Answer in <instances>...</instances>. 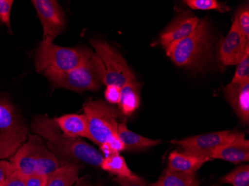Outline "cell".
<instances>
[{
	"instance_id": "7a4b0ae2",
	"label": "cell",
	"mask_w": 249,
	"mask_h": 186,
	"mask_svg": "<svg viewBox=\"0 0 249 186\" xmlns=\"http://www.w3.org/2000/svg\"><path fill=\"white\" fill-rule=\"evenodd\" d=\"M90 140L100 147L106 156L124 151L118 136V110L103 101H90L85 107Z\"/></svg>"
},
{
	"instance_id": "d4e9b609",
	"label": "cell",
	"mask_w": 249,
	"mask_h": 186,
	"mask_svg": "<svg viewBox=\"0 0 249 186\" xmlns=\"http://www.w3.org/2000/svg\"><path fill=\"white\" fill-rule=\"evenodd\" d=\"M234 19L238 23L240 30L246 38L249 40V5L243 7L239 10Z\"/></svg>"
},
{
	"instance_id": "ba28073f",
	"label": "cell",
	"mask_w": 249,
	"mask_h": 186,
	"mask_svg": "<svg viewBox=\"0 0 249 186\" xmlns=\"http://www.w3.org/2000/svg\"><path fill=\"white\" fill-rule=\"evenodd\" d=\"M237 134L238 132L234 131H219L194 135L172 142L181 147L184 153L210 160L218 148L231 142Z\"/></svg>"
},
{
	"instance_id": "603a6c76",
	"label": "cell",
	"mask_w": 249,
	"mask_h": 186,
	"mask_svg": "<svg viewBox=\"0 0 249 186\" xmlns=\"http://www.w3.org/2000/svg\"><path fill=\"white\" fill-rule=\"evenodd\" d=\"M184 2L194 10H216L222 13L230 10L225 4L221 3L216 0H186Z\"/></svg>"
},
{
	"instance_id": "e0dca14e",
	"label": "cell",
	"mask_w": 249,
	"mask_h": 186,
	"mask_svg": "<svg viewBox=\"0 0 249 186\" xmlns=\"http://www.w3.org/2000/svg\"><path fill=\"white\" fill-rule=\"evenodd\" d=\"M118 136L124 145V151H138L152 148L161 143L160 139H151L128 129L125 121L118 125Z\"/></svg>"
},
{
	"instance_id": "52a82bcc",
	"label": "cell",
	"mask_w": 249,
	"mask_h": 186,
	"mask_svg": "<svg viewBox=\"0 0 249 186\" xmlns=\"http://www.w3.org/2000/svg\"><path fill=\"white\" fill-rule=\"evenodd\" d=\"M90 43L104 65L106 72L103 85H116L122 88L129 81L136 79L123 56L115 49L99 39H93Z\"/></svg>"
},
{
	"instance_id": "8fae6325",
	"label": "cell",
	"mask_w": 249,
	"mask_h": 186,
	"mask_svg": "<svg viewBox=\"0 0 249 186\" xmlns=\"http://www.w3.org/2000/svg\"><path fill=\"white\" fill-rule=\"evenodd\" d=\"M44 145L41 137L36 134L29 135L27 142H25L11 158V162L15 170L20 172L26 177L37 173L39 154Z\"/></svg>"
},
{
	"instance_id": "7402d4cb",
	"label": "cell",
	"mask_w": 249,
	"mask_h": 186,
	"mask_svg": "<svg viewBox=\"0 0 249 186\" xmlns=\"http://www.w3.org/2000/svg\"><path fill=\"white\" fill-rule=\"evenodd\" d=\"M220 183L233 186H249V165L239 166L221 179Z\"/></svg>"
},
{
	"instance_id": "4dcf8cb0",
	"label": "cell",
	"mask_w": 249,
	"mask_h": 186,
	"mask_svg": "<svg viewBox=\"0 0 249 186\" xmlns=\"http://www.w3.org/2000/svg\"><path fill=\"white\" fill-rule=\"evenodd\" d=\"M49 177L35 173L26 177V186H47Z\"/></svg>"
},
{
	"instance_id": "f546056e",
	"label": "cell",
	"mask_w": 249,
	"mask_h": 186,
	"mask_svg": "<svg viewBox=\"0 0 249 186\" xmlns=\"http://www.w3.org/2000/svg\"><path fill=\"white\" fill-rule=\"evenodd\" d=\"M26 176L18 170H15L7 180L5 186H26Z\"/></svg>"
},
{
	"instance_id": "6da1fadb",
	"label": "cell",
	"mask_w": 249,
	"mask_h": 186,
	"mask_svg": "<svg viewBox=\"0 0 249 186\" xmlns=\"http://www.w3.org/2000/svg\"><path fill=\"white\" fill-rule=\"evenodd\" d=\"M31 128L34 134L46 139L47 148L62 160L101 167L105 158L103 153L82 138L66 136L55 121L48 116H36Z\"/></svg>"
},
{
	"instance_id": "9c48e42d",
	"label": "cell",
	"mask_w": 249,
	"mask_h": 186,
	"mask_svg": "<svg viewBox=\"0 0 249 186\" xmlns=\"http://www.w3.org/2000/svg\"><path fill=\"white\" fill-rule=\"evenodd\" d=\"M43 26V37L55 38L66 26L65 14L58 1L32 0Z\"/></svg>"
},
{
	"instance_id": "ac0fdd59",
	"label": "cell",
	"mask_w": 249,
	"mask_h": 186,
	"mask_svg": "<svg viewBox=\"0 0 249 186\" xmlns=\"http://www.w3.org/2000/svg\"><path fill=\"white\" fill-rule=\"evenodd\" d=\"M141 85L136 79L129 81L121 88L120 107L124 116H131L141 103Z\"/></svg>"
},
{
	"instance_id": "ffe728a7",
	"label": "cell",
	"mask_w": 249,
	"mask_h": 186,
	"mask_svg": "<svg viewBox=\"0 0 249 186\" xmlns=\"http://www.w3.org/2000/svg\"><path fill=\"white\" fill-rule=\"evenodd\" d=\"M196 173L175 172L166 169L158 181L151 186H199Z\"/></svg>"
},
{
	"instance_id": "f1b7e54d",
	"label": "cell",
	"mask_w": 249,
	"mask_h": 186,
	"mask_svg": "<svg viewBox=\"0 0 249 186\" xmlns=\"http://www.w3.org/2000/svg\"><path fill=\"white\" fill-rule=\"evenodd\" d=\"M114 180L120 186H147L146 180L138 175L132 178L116 177Z\"/></svg>"
},
{
	"instance_id": "4316f807",
	"label": "cell",
	"mask_w": 249,
	"mask_h": 186,
	"mask_svg": "<svg viewBox=\"0 0 249 186\" xmlns=\"http://www.w3.org/2000/svg\"><path fill=\"white\" fill-rule=\"evenodd\" d=\"M105 97L109 103L119 104L121 98V87L116 85H107L105 92Z\"/></svg>"
},
{
	"instance_id": "cb8c5ba5",
	"label": "cell",
	"mask_w": 249,
	"mask_h": 186,
	"mask_svg": "<svg viewBox=\"0 0 249 186\" xmlns=\"http://www.w3.org/2000/svg\"><path fill=\"white\" fill-rule=\"evenodd\" d=\"M246 81H249V52L239 63L231 83H243Z\"/></svg>"
},
{
	"instance_id": "3957f363",
	"label": "cell",
	"mask_w": 249,
	"mask_h": 186,
	"mask_svg": "<svg viewBox=\"0 0 249 186\" xmlns=\"http://www.w3.org/2000/svg\"><path fill=\"white\" fill-rule=\"evenodd\" d=\"M166 51L168 57L178 67L205 68L212 56V36L208 21L200 20L190 35L169 46Z\"/></svg>"
},
{
	"instance_id": "d6986e66",
	"label": "cell",
	"mask_w": 249,
	"mask_h": 186,
	"mask_svg": "<svg viewBox=\"0 0 249 186\" xmlns=\"http://www.w3.org/2000/svg\"><path fill=\"white\" fill-rule=\"evenodd\" d=\"M80 166L70 162L54 170L49 177L47 186H72L78 180Z\"/></svg>"
},
{
	"instance_id": "1f68e13d",
	"label": "cell",
	"mask_w": 249,
	"mask_h": 186,
	"mask_svg": "<svg viewBox=\"0 0 249 186\" xmlns=\"http://www.w3.org/2000/svg\"><path fill=\"white\" fill-rule=\"evenodd\" d=\"M72 186H91L90 182L86 178H82L78 180V181L75 183Z\"/></svg>"
},
{
	"instance_id": "7c38bea8",
	"label": "cell",
	"mask_w": 249,
	"mask_h": 186,
	"mask_svg": "<svg viewBox=\"0 0 249 186\" xmlns=\"http://www.w3.org/2000/svg\"><path fill=\"white\" fill-rule=\"evenodd\" d=\"M198 17L190 11H184L176 17L172 24L160 37V43L165 50L190 35L199 24Z\"/></svg>"
},
{
	"instance_id": "5b68a950",
	"label": "cell",
	"mask_w": 249,
	"mask_h": 186,
	"mask_svg": "<svg viewBox=\"0 0 249 186\" xmlns=\"http://www.w3.org/2000/svg\"><path fill=\"white\" fill-rule=\"evenodd\" d=\"M105 72L103 63L93 54L85 64L72 70L43 74L56 87L81 92L98 90L104 81Z\"/></svg>"
},
{
	"instance_id": "2e32d148",
	"label": "cell",
	"mask_w": 249,
	"mask_h": 186,
	"mask_svg": "<svg viewBox=\"0 0 249 186\" xmlns=\"http://www.w3.org/2000/svg\"><path fill=\"white\" fill-rule=\"evenodd\" d=\"M209 159L198 157L189 153L173 151L168 159V169L171 171L194 173Z\"/></svg>"
},
{
	"instance_id": "4fadbf2b",
	"label": "cell",
	"mask_w": 249,
	"mask_h": 186,
	"mask_svg": "<svg viewBox=\"0 0 249 186\" xmlns=\"http://www.w3.org/2000/svg\"><path fill=\"white\" fill-rule=\"evenodd\" d=\"M225 97L244 124L249 122V81L231 83L224 89Z\"/></svg>"
},
{
	"instance_id": "9a60e30c",
	"label": "cell",
	"mask_w": 249,
	"mask_h": 186,
	"mask_svg": "<svg viewBox=\"0 0 249 186\" xmlns=\"http://www.w3.org/2000/svg\"><path fill=\"white\" fill-rule=\"evenodd\" d=\"M63 134L71 138L89 136L88 118L85 114H67L54 118Z\"/></svg>"
},
{
	"instance_id": "83f0119b",
	"label": "cell",
	"mask_w": 249,
	"mask_h": 186,
	"mask_svg": "<svg viewBox=\"0 0 249 186\" xmlns=\"http://www.w3.org/2000/svg\"><path fill=\"white\" fill-rule=\"evenodd\" d=\"M15 170L11 162L0 159V186H5L7 180Z\"/></svg>"
},
{
	"instance_id": "5bb4252c",
	"label": "cell",
	"mask_w": 249,
	"mask_h": 186,
	"mask_svg": "<svg viewBox=\"0 0 249 186\" xmlns=\"http://www.w3.org/2000/svg\"><path fill=\"white\" fill-rule=\"evenodd\" d=\"M212 159H222L235 164L249 162V141L246 139L245 134L238 133L231 142L218 148Z\"/></svg>"
},
{
	"instance_id": "8992f818",
	"label": "cell",
	"mask_w": 249,
	"mask_h": 186,
	"mask_svg": "<svg viewBox=\"0 0 249 186\" xmlns=\"http://www.w3.org/2000/svg\"><path fill=\"white\" fill-rule=\"evenodd\" d=\"M29 128L15 106L0 97V159L12 157L26 142Z\"/></svg>"
},
{
	"instance_id": "484cf974",
	"label": "cell",
	"mask_w": 249,
	"mask_h": 186,
	"mask_svg": "<svg viewBox=\"0 0 249 186\" xmlns=\"http://www.w3.org/2000/svg\"><path fill=\"white\" fill-rule=\"evenodd\" d=\"M13 3V0H0V19L8 26L11 32V11Z\"/></svg>"
},
{
	"instance_id": "44dd1931",
	"label": "cell",
	"mask_w": 249,
	"mask_h": 186,
	"mask_svg": "<svg viewBox=\"0 0 249 186\" xmlns=\"http://www.w3.org/2000/svg\"><path fill=\"white\" fill-rule=\"evenodd\" d=\"M100 168L117 177L132 178L136 175L130 170L126 162L120 153L106 156Z\"/></svg>"
},
{
	"instance_id": "277c9868",
	"label": "cell",
	"mask_w": 249,
	"mask_h": 186,
	"mask_svg": "<svg viewBox=\"0 0 249 186\" xmlns=\"http://www.w3.org/2000/svg\"><path fill=\"white\" fill-rule=\"evenodd\" d=\"M94 54L85 47L67 48L57 46L54 38L43 37L36 54V71L44 72H65L85 64Z\"/></svg>"
},
{
	"instance_id": "30bf717a",
	"label": "cell",
	"mask_w": 249,
	"mask_h": 186,
	"mask_svg": "<svg viewBox=\"0 0 249 186\" xmlns=\"http://www.w3.org/2000/svg\"><path fill=\"white\" fill-rule=\"evenodd\" d=\"M249 52V40L243 34L234 19L228 35L221 43L219 60L225 66L236 65Z\"/></svg>"
}]
</instances>
